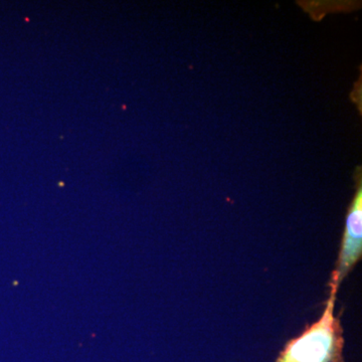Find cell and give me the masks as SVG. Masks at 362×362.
Segmentation results:
<instances>
[{
	"instance_id": "1",
	"label": "cell",
	"mask_w": 362,
	"mask_h": 362,
	"mask_svg": "<svg viewBox=\"0 0 362 362\" xmlns=\"http://www.w3.org/2000/svg\"><path fill=\"white\" fill-rule=\"evenodd\" d=\"M329 298L320 319L286 343L276 362H345L344 337L340 317L335 316L339 286L330 280Z\"/></svg>"
},
{
	"instance_id": "2",
	"label": "cell",
	"mask_w": 362,
	"mask_h": 362,
	"mask_svg": "<svg viewBox=\"0 0 362 362\" xmlns=\"http://www.w3.org/2000/svg\"><path fill=\"white\" fill-rule=\"evenodd\" d=\"M356 190L350 202L345 221L341 247L338 256L337 267L331 280L338 286L346 278L352 269L361 261L362 255V183L361 173L356 175Z\"/></svg>"
}]
</instances>
